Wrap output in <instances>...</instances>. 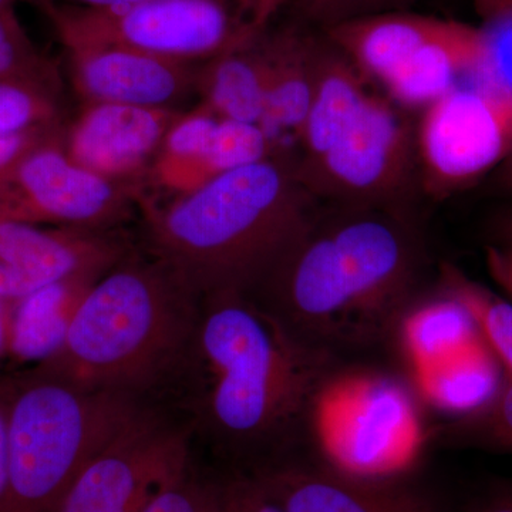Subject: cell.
Here are the masks:
<instances>
[{"label":"cell","mask_w":512,"mask_h":512,"mask_svg":"<svg viewBox=\"0 0 512 512\" xmlns=\"http://www.w3.org/2000/svg\"><path fill=\"white\" fill-rule=\"evenodd\" d=\"M19 2H28L35 5L36 8L42 10L43 13H47V10L52 8L55 5L53 0H0V9H15L16 3Z\"/></svg>","instance_id":"37"},{"label":"cell","mask_w":512,"mask_h":512,"mask_svg":"<svg viewBox=\"0 0 512 512\" xmlns=\"http://www.w3.org/2000/svg\"><path fill=\"white\" fill-rule=\"evenodd\" d=\"M285 512H458L460 503L419 466L356 474L316 454H296L251 473Z\"/></svg>","instance_id":"12"},{"label":"cell","mask_w":512,"mask_h":512,"mask_svg":"<svg viewBox=\"0 0 512 512\" xmlns=\"http://www.w3.org/2000/svg\"><path fill=\"white\" fill-rule=\"evenodd\" d=\"M366 80L322 32L316 43L311 107L298 134L301 158L319 156L345 130L369 97Z\"/></svg>","instance_id":"18"},{"label":"cell","mask_w":512,"mask_h":512,"mask_svg":"<svg viewBox=\"0 0 512 512\" xmlns=\"http://www.w3.org/2000/svg\"><path fill=\"white\" fill-rule=\"evenodd\" d=\"M143 512H222L220 483L192 473L157 495Z\"/></svg>","instance_id":"28"},{"label":"cell","mask_w":512,"mask_h":512,"mask_svg":"<svg viewBox=\"0 0 512 512\" xmlns=\"http://www.w3.org/2000/svg\"><path fill=\"white\" fill-rule=\"evenodd\" d=\"M490 69L512 89V18L485 23Z\"/></svg>","instance_id":"30"},{"label":"cell","mask_w":512,"mask_h":512,"mask_svg":"<svg viewBox=\"0 0 512 512\" xmlns=\"http://www.w3.org/2000/svg\"><path fill=\"white\" fill-rule=\"evenodd\" d=\"M490 69L483 28L444 19L443 25L383 84L390 99L424 109L474 74Z\"/></svg>","instance_id":"16"},{"label":"cell","mask_w":512,"mask_h":512,"mask_svg":"<svg viewBox=\"0 0 512 512\" xmlns=\"http://www.w3.org/2000/svg\"><path fill=\"white\" fill-rule=\"evenodd\" d=\"M220 120L202 104L181 114L148 174L146 191L148 187L160 188L177 198L212 180L208 153Z\"/></svg>","instance_id":"22"},{"label":"cell","mask_w":512,"mask_h":512,"mask_svg":"<svg viewBox=\"0 0 512 512\" xmlns=\"http://www.w3.org/2000/svg\"><path fill=\"white\" fill-rule=\"evenodd\" d=\"M318 35L298 25L262 33L266 59L265 110L261 127L275 140L281 131H299L311 107Z\"/></svg>","instance_id":"17"},{"label":"cell","mask_w":512,"mask_h":512,"mask_svg":"<svg viewBox=\"0 0 512 512\" xmlns=\"http://www.w3.org/2000/svg\"><path fill=\"white\" fill-rule=\"evenodd\" d=\"M458 512H512V478H495L460 503Z\"/></svg>","instance_id":"32"},{"label":"cell","mask_w":512,"mask_h":512,"mask_svg":"<svg viewBox=\"0 0 512 512\" xmlns=\"http://www.w3.org/2000/svg\"><path fill=\"white\" fill-rule=\"evenodd\" d=\"M5 82L36 83L60 93L56 64L37 49L15 9H0V83Z\"/></svg>","instance_id":"25"},{"label":"cell","mask_w":512,"mask_h":512,"mask_svg":"<svg viewBox=\"0 0 512 512\" xmlns=\"http://www.w3.org/2000/svg\"><path fill=\"white\" fill-rule=\"evenodd\" d=\"M427 255L409 212L316 208L248 293L301 345L342 366H375L423 293Z\"/></svg>","instance_id":"1"},{"label":"cell","mask_w":512,"mask_h":512,"mask_svg":"<svg viewBox=\"0 0 512 512\" xmlns=\"http://www.w3.org/2000/svg\"><path fill=\"white\" fill-rule=\"evenodd\" d=\"M9 490V453L8 433H6V417L3 404L0 402V512L5 510Z\"/></svg>","instance_id":"33"},{"label":"cell","mask_w":512,"mask_h":512,"mask_svg":"<svg viewBox=\"0 0 512 512\" xmlns=\"http://www.w3.org/2000/svg\"><path fill=\"white\" fill-rule=\"evenodd\" d=\"M295 170L318 201L406 211L419 174L416 140L392 101L370 93L328 150L298 158Z\"/></svg>","instance_id":"8"},{"label":"cell","mask_w":512,"mask_h":512,"mask_svg":"<svg viewBox=\"0 0 512 512\" xmlns=\"http://www.w3.org/2000/svg\"><path fill=\"white\" fill-rule=\"evenodd\" d=\"M505 370L487 343L420 370L406 379L420 406L451 419L487 406L504 386Z\"/></svg>","instance_id":"19"},{"label":"cell","mask_w":512,"mask_h":512,"mask_svg":"<svg viewBox=\"0 0 512 512\" xmlns=\"http://www.w3.org/2000/svg\"><path fill=\"white\" fill-rule=\"evenodd\" d=\"M295 160L274 156L228 171L164 207L144 208L148 254L198 298L248 292L316 211Z\"/></svg>","instance_id":"3"},{"label":"cell","mask_w":512,"mask_h":512,"mask_svg":"<svg viewBox=\"0 0 512 512\" xmlns=\"http://www.w3.org/2000/svg\"><path fill=\"white\" fill-rule=\"evenodd\" d=\"M59 94L36 83H0V137L62 124Z\"/></svg>","instance_id":"26"},{"label":"cell","mask_w":512,"mask_h":512,"mask_svg":"<svg viewBox=\"0 0 512 512\" xmlns=\"http://www.w3.org/2000/svg\"><path fill=\"white\" fill-rule=\"evenodd\" d=\"M9 490L3 512H52L70 484L148 410L124 394L87 392L37 372L2 387Z\"/></svg>","instance_id":"5"},{"label":"cell","mask_w":512,"mask_h":512,"mask_svg":"<svg viewBox=\"0 0 512 512\" xmlns=\"http://www.w3.org/2000/svg\"><path fill=\"white\" fill-rule=\"evenodd\" d=\"M190 437L148 410L80 471L52 512H143L190 473Z\"/></svg>","instance_id":"11"},{"label":"cell","mask_w":512,"mask_h":512,"mask_svg":"<svg viewBox=\"0 0 512 512\" xmlns=\"http://www.w3.org/2000/svg\"><path fill=\"white\" fill-rule=\"evenodd\" d=\"M421 406L397 372L343 366L313 406L308 450L356 474H389L417 467L429 444Z\"/></svg>","instance_id":"7"},{"label":"cell","mask_w":512,"mask_h":512,"mask_svg":"<svg viewBox=\"0 0 512 512\" xmlns=\"http://www.w3.org/2000/svg\"><path fill=\"white\" fill-rule=\"evenodd\" d=\"M181 114L177 109L86 104L64 130V151L93 173L141 185L146 191L148 174Z\"/></svg>","instance_id":"14"},{"label":"cell","mask_w":512,"mask_h":512,"mask_svg":"<svg viewBox=\"0 0 512 512\" xmlns=\"http://www.w3.org/2000/svg\"><path fill=\"white\" fill-rule=\"evenodd\" d=\"M128 254L107 231L0 220V301L13 305L57 282L100 279Z\"/></svg>","instance_id":"13"},{"label":"cell","mask_w":512,"mask_h":512,"mask_svg":"<svg viewBox=\"0 0 512 512\" xmlns=\"http://www.w3.org/2000/svg\"><path fill=\"white\" fill-rule=\"evenodd\" d=\"M99 279L76 278L46 286L10 305L8 355L39 363L62 345L74 313Z\"/></svg>","instance_id":"21"},{"label":"cell","mask_w":512,"mask_h":512,"mask_svg":"<svg viewBox=\"0 0 512 512\" xmlns=\"http://www.w3.org/2000/svg\"><path fill=\"white\" fill-rule=\"evenodd\" d=\"M10 305L0 301V357L8 353Z\"/></svg>","instance_id":"35"},{"label":"cell","mask_w":512,"mask_h":512,"mask_svg":"<svg viewBox=\"0 0 512 512\" xmlns=\"http://www.w3.org/2000/svg\"><path fill=\"white\" fill-rule=\"evenodd\" d=\"M501 170H503V181L508 187L512 188V148L508 157L505 158L503 164L500 165Z\"/></svg>","instance_id":"39"},{"label":"cell","mask_w":512,"mask_h":512,"mask_svg":"<svg viewBox=\"0 0 512 512\" xmlns=\"http://www.w3.org/2000/svg\"><path fill=\"white\" fill-rule=\"evenodd\" d=\"M439 288L457 299L476 320L478 329L507 377L512 376V303L470 281L451 265L440 269Z\"/></svg>","instance_id":"23"},{"label":"cell","mask_w":512,"mask_h":512,"mask_svg":"<svg viewBox=\"0 0 512 512\" xmlns=\"http://www.w3.org/2000/svg\"><path fill=\"white\" fill-rule=\"evenodd\" d=\"M67 53L74 90L86 104L175 109L197 94L198 64L114 45L69 47Z\"/></svg>","instance_id":"15"},{"label":"cell","mask_w":512,"mask_h":512,"mask_svg":"<svg viewBox=\"0 0 512 512\" xmlns=\"http://www.w3.org/2000/svg\"><path fill=\"white\" fill-rule=\"evenodd\" d=\"M473 3L484 23L512 18V0H473Z\"/></svg>","instance_id":"34"},{"label":"cell","mask_w":512,"mask_h":512,"mask_svg":"<svg viewBox=\"0 0 512 512\" xmlns=\"http://www.w3.org/2000/svg\"><path fill=\"white\" fill-rule=\"evenodd\" d=\"M429 444L476 446L512 454V376L478 412L431 427Z\"/></svg>","instance_id":"24"},{"label":"cell","mask_w":512,"mask_h":512,"mask_svg":"<svg viewBox=\"0 0 512 512\" xmlns=\"http://www.w3.org/2000/svg\"><path fill=\"white\" fill-rule=\"evenodd\" d=\"M343 367L301 345L248 292L201 296L181 372L194 377V423L232 473L308 450L313 406ZM178 373V376H180Z\"/></svg>","instance_id":"2"},{"label":"cell","mask_w":512,"mask_h":512,"mask_svg":"<svg viewBox=\"0 0 512 512\" xmlns=\"http://www.w3.org/2000/svg\"><path fill=\"white\" fill-rule=\"evenodd\" d=\"M284 9V0H143L110 10L55 3L46 16L66 49L124 46L201 64L247 45Z\"/></svg>","instance_id":"6"},{"label":"cell","mask_w":512,"mask_h":512,"mask_svg":"<svg viewBox=\"0 0 512 512\" xmlns=\"http://www.w3.org/2000/svg\"><path fill=\"white\" fill-rule=\"evenodd\" d=\"M64 128L59 126L36 128L15 136L0 137V174L8 171L36 147L42 146L53 138L62 136Z\"/></svg>","instance_id":"31"},{"label":"cell","mask_w":512,"mask_h":512,"mask_svg":"<svg viewBox=\"0 0 512 512\" xmlns=\"http://www.w3.org/2000/svg\"><path fill=\"white\" fill-rule=\"evenodd\" d=\"M198 305L167 265L130 252L89 289L62 345L35 369L87 392L138 399L183 369Z\"/></svg>","instance_id":"4"},{"label":"cell","mask_w":512,"mask_h":512,"mask_svg":"<svg viewBox=\"0 0 512 512\" xmlns=\"http://www.w3.org/2000/svg\"><path fill=\"white\" fill-rule=\"evenodd\" d=\"M424 192L446 198L500 167L512 148V89L491 69L424 107L416 137Z\"/></svg>","instance_id":"9"},{"label":"cell","mask_w":512,"mask_h":512,"mask_svg":"<svg viewBox=\"0 0 512 512\" xmlns=\"http://www.w3.org/2000/svg\"><path fill=\"white\" fill-rule=\"evenodd\" d=\"M63 136L36 147L0 174V220L107 231L141 207V185L111 180L74 163Z\"/></svg>","instance_id":"10"},{"label":"cell","mask_w":512,"mask_h":512,"mask_svg":"<svg viewBox=\"0 0 512 512\" xmlns=\"http://www.w3.org/2000/svg\"><path fill=\"white\" fill-rule=\"evenodd\" d=\"M285 8L295 9L303 19L320 30L348 20L376 13L404 10L417 0H284Z\"/></svg>","instance_id":"27"},{"label":"cell","mask_w":512,"mask_h":512,"mask_svg":"<svg viewBox=\"0 0 512 512\" xmlns=\"http://www.w3.org/2000/svg\"><path fill=\"white\" fill-rule=\"evenodd\" d=\"M498 272L512 291V255L505 258L504 261L498 262Z\"/></svg>","instance_id":"38"},{"label":"cell","mask_w":512,"mask_h":512,"mask_svg":"<svg viewBox=\"0 0 512 512\" xmlns=\"http://www.w3.org/2000/svg\"><path fill=\"white\" fill-rule=\"evenodd\" d=\"M76 2L82 3L83 8L110 10L136 5L143 0H76Z\"/></svg>","instance_id":"36"},{"label":"cell","mask_w":512,"mask_h":512,"mask_svg":"<svg viewBox=\"0 0 512 512\" xmlns=\"http://www.w3.org/2000/svg\"><path fill=\"white\" fill-rule=\"evenodd\" d=\"M262 33L245 46L198 64L195 90L202 106L222 120L261 126L266 89Z\"/></svg>","instance_id":"20"},{"label":"cell","mask_w":512,"mask_h":512,"mask_svg":"<svg viewBox=\"0 0 512 512\" xmlns=\"http://www.w3.org/2000/svg\"><path fill=\"white\" fill-rule=\"evenodd\" d=\"M218 483L222 512H285L251 474L229 471Z\"/></svg>","instance_id":"29"}]
</instances>
